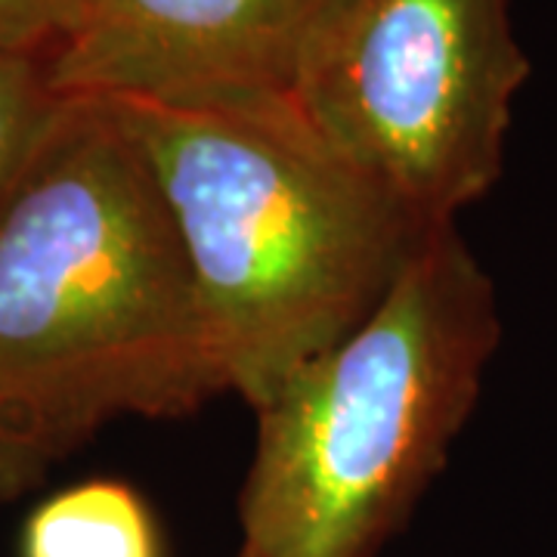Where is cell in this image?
<instances>
[{
	"label": "cell",
	"instance_id": "8",
	"mask_svg": "<svg viewBox=\"0 0 557 557\" xmlns=\"http://www.w3.org/2000/svg\"><path fill=\"white\" fill-rule=\"evenodd\" d=\"M84 0H0V57L50 60L75 35Z\"/></svg>",
	"mask_w": 557,
	"mask_h": 557
},
{
	"label": "cell",
	"instance_id": "2",
	"mask_svg": "<svg viewBox=\"0 0 557 557\" xmlns=\"http://www.w3.org/2000/svg\"><path fill=\"white\" fill-rule=\"evenodd\" d=\"M112 106L168 201L226 391L251 409L350 335L428 233L354 174L292 100Z\"/></svg>",
	"mask_w": 557,
	"mask_h": 557
},
{
	"label": "cell",
	"instance_id": "10",
	"mask_svg": "<svg viewBox=\"0 0 557 557\" xmlns=\"http://www.w3.org/2000/svg\"><path fill=\"white\" fill-rule=\"evenodd\" d=\"M236 557H251V555H245V552H239V555H236Z\"/></svg>",
	"mask_w": 557,
	"mask_h": 557
},
{
	"label": "cell",
	"instance_id": "1",
	"mask_svg": "<svg viewBox=\"0 0 557 557\" xmlns=\"http://www.w3.org/2000/svg\"><path fill=\"white\" fill-rule=\"evenodd\" d=\"M226 394L177 226L106 100H65L0 201V416L60 458Z\"/></svg>",
	"mask_w": 557,
	"mask_h": 557
},
{
	"label": "cell",
	"instance_id": "6",
	"mask_svg": "<svg viewBox=\"0 0 557 557\" xmlns=\"http://www.w3.org/2000/svg\"><path fill=\"white\" fill-rule=\"evenodd\" d=\"M22 557H159V533L127 483L87 480L32 511Z\"/></svg>",
	"mask_w": 557,
	"mask_h": 557
},
{
	"label": "cell",
	"instance_id": "3",
	"mask_svg": "<svg viewBox=\"0 0 557 557\" xmlns=\"http://www.w3.org/2000/svg\"><path fill=\"white\" fill-rule=\"evenodd\" d=\"M498 335L496 285L456 223L428 230L379 307L255 409L239 552L379 555L443 471Z\"/></svg>",
	"mask_w": 557,
	"mask_h": 557
},
{
	"label": "cell",
	"instance_id": "7",
	"mask_svg": "<svg viewBox=\"0 0 557 557\" xmlns=\"http://www.w3.org/2000/svg\"><path fill=\"white\" fill-rule=\"evenodd\" d=\"M62 102L47 62L0 57V201L50 131Z\"/></svg>",
	"mask_w": 557,
	"mask_h": 557
},
{
	"label": "cell",
	"instance_id": "5",
	"mask_svg": "<svg viewBox=\"0 0 557 557\" xmlns=\"http://www.w3.org/2000/svg\"><path fill=\"white\" fill-rule=\"evenodd\" d=\"M332 0H84L50 60L62 100L245 109L292 100Z\"/></svg>",
	"mask_w": 557,
	"mask_h": 557
},
{
	"label": "cell",
	"instance_id": "4",
	"mask_svg": "<svg viewBox=\"0 0 557 557\" xmlns=\"http://www.w3.org/2000/svg\"><path fill=\"white\" fill-rule=\"evenodd\" d=\"M527 78L508 0H332L292 102L354 174L434 230L493 189Z\"/></svg>",
	"mask_w": 557,
	"mask_h": 557
},
{
	"label": "cell",
	"instance_id": "9",
	"mask_svg": "<svg viewBox=\"0 0 557 557\" xmlns=\"http://www.w3.org/2000/svg\"><path fill=\"white\" fill-rule=\"evenodd\" d=\"M50 458L0 416V502H10L38 486Z\"/></svg>",
	"mask_w": 557,
	"mask_h": 557
}]
</instances>
